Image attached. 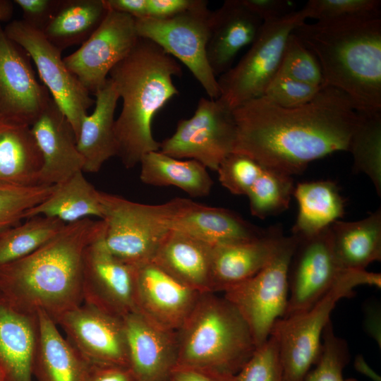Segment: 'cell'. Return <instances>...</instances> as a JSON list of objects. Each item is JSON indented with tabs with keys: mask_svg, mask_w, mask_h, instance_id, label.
Masks as SVG:
<instances>
[{
	"mask_svg": "<svg viewBox=\"0 0 381 381\" xmlns=\"http://www.w3.org/2000/svg\"><path fill=\"white\" fill-rule=\"evenodd\" d=\"M13 13V1L0 0V21L9 20Z\"/></svg>",
	"mask_w": 381,
	"mask_h": 381,
	"instance_id": "52",
	"label": "cell"
},
{
	"mask_svg": "<svg viewBox=\"0 0 381 381\" xmlns=\"http://www.w3.org/2000/svg\"><path fill=\"white\" fill-rule=\"evenodd\" d=\"M102 237L90 243L84 252L83 303L122 318L136 311L137 267L110 254L103 246Z\"/></svg>",
	"mask_w": 381,
	"mask_h": 381,
	"instance_id": "17",
	"label": "cell"
},
{
	"mask_svg": "<svg viewBox=\"0 0 381 381\" xmlns=\"http://www.w3.org/2000/svg\"><path fill=\"white\" fill-rule=\"evenodd\" d=\"M349 355L346 341L335 334L329 320L322 333L320 358L304 381H345L343 370Z\"/></svg>",
	"mask_w": 381,
	"mask_h": 381,
	"instance_id": "38",
	"label": "cell"
},
{
	"mask_svg": "<svg viewBox=\"0 0 381 381\" xmlns=\"http://www.w3.org/2000/svg\"><path fill=\"white\" fill-rule=\"evenodd\" d=\"M105 230L102 242L119 260L134 267L152 262L162 241L171 231L183 198L149 205L101 191Z\"/></svg>",
	"mask_w": 381,
	"mask_h": 381,
	"instance_id": "7",
	"label": "cell"
},
{
	"mask_svg": "<svg viewBox=\"0 0 381 381\" xmlns=\"http://www.w3.org/2000/svg\"><path fill=\"white\" fill-rule=\"evenodd\" d=\"M212 11L208 1L195 0L187 10L164 19H135L139 37L150 40L191 72L210 99L219 97L217 78L207 59Z\"/></svg>",
	"mask_w": 381,
	"mask_h": 381,
	"instance_id": "9",
	"label": "cell"
},
{
	"mask_svg": "<svg viewBox=\"0 0 381 381\" xmlns=\"http://www.w3.org/2000/svg\"><path fill=\"white\" fill-rule=\"evenodd\" d=\"M262 23L241 0H226L212 11L206 55L217 78L232 67L243 47L254 42Z\"/></svg>",
	"mask_w": 381,
	"mask_h": 381,
	"instance_id": "22",
	"label": "cell"
},
{
	"mask_svg": "<svg viewBox=\"0 0 381 381\" xmlns=\"http://www.w3.org/2000/svg\"><path fill=\"white\" fill-rule=\"evenodd\" d=\"M241 1L263 23L279 20L294 11L292 3L287 0H241Z\"/></svg>",
	"mask_w": 381,
	"mask_h": 381,
	"instance_id": "45",
	"label": "cell"
},
{
	"mask_svg": "<svg viewBox=\"0 0 381 381\" xmlns=\"http://www.w3.org/2000/svg\"><path fill=\"white\" fill-rule=\"evenodd\" d=\"M104 230L102 219L66 224L30 255L0 267V293L16 306L42 310L55 322L83 303L84 252Z\"/></svg>",
	"mask_w": 381,
	"mask_h": 381,
	"instance_id": "2",
	"label": "cell"
},
{
	"mask_svg": "<svg viewBox=\"0 0 381 381\" xmlns=\"http://www.w3.org/2000/svg\"><path fill=\"white\" fill-rule=\"evenodd\" d=\"M178 61L152 41L138 37L130 53L110 71L119 99L121 113L115 120L117 157L127 169L144 155L159 150L152 131L155 114L179 94L173 77L181 76Z\"/></svg>",
	"mask_w": 381,
	"mask_h": 381,
	"instance_id": "4",
	"label": "cell"
},
{
	"mask_svg": "<svg viewBox=\"0 0 381 381\" xmlns=\"http://www.w3.org/2000/svg\"><path fill=\"white\" fill-rule=\"evenodd\" d=\"M283 236L275 226L256 238L214 246L211 292H225L256 274L272 259Z\"/></svg>",
	"mask_w": 381,
	"mask_h": 381,
	"instance_id": "21",
	"label": "cell"
},
{
	"mask_svg": "<svg viewBox=\"0 0 381 381\" xmlns=\"http://www.w3.org/2000/svg\"><path fill=\"white\" fill-rule=\"evenodd\" d=\"M355 368L373 381H380V377L367 364L362 356H358L354 362Z\"/></svg>",
	"mask_w": 381,
	"mask_h": 381,
	"instance_id": "51",
	"label": "cell"
},
{
	"mask_svg": "<svg viewBox=\"0 0 381 381\" xmlns=\"http://www.w3.org/2000/svg\"><path fill=\"white\" fill-rule=\"evenodd\" d=\"M298 239L289 266V297L284 317L310 308L349 270L342 269L336 260L329 227Z\"/></svg>",
	"mask_w": 381,
	"mask_h": 381,
	"instance_id": "15",
	"label": "cell"
},
{
	"mask_svg": "<svg viewBox=\"0 0 381 381\" xmlns=\"http://www.w3.org/2000/svg\"><path fill=\"white\" fill-rule=\"evenodd\" d=\"M37 339V313L16 306L0 293V371L4 381H32Z\"/></svg>",
	"mask_w": 381,
	"mask_h": 381,
	"instance_id": "23",
	"label": "cell"
},
{
	"mask_svg": "<svg viewBox=\"0 0 381 381\" xmlns=\"http://www.w3.org/2000/svg\"><path fill=\"white\" fill-rule=\"evenodd\" d=\"M322 87L277 73L267 86L263 96L281 107L295 108L312 101Z\"/></svg>",
	"mask_w": 381,
	"mask_h": 381,
	"instance_id": "43",
	"label": "cell"
},
{
	"mask_svg": "<svg viewBox=\"0 0 381 381\" xmlns=\"http://www.w3.org/2000/svg\"><path fill=\"white\" fill-rule=\"evenodd\" d=\"M42 164L30 126L0 123V185H39Z\"/></svg>",
	"mask_w": 381,
	"mask_h": 381,
	"instance_id": "29",
	"label": "cell"
},
{
	"mask_svg": "<svg viewBox=\"0 0 381 381\" xmlns=\"http://www.w3.org/2000/svg\"><path fill=\"white\" fill-rule=\"evenodd\" d=\"M234 381H284L277 337L270 334L234 375Z\"/></svg>",
	"mask_w": 381,
	"mask_h": 381,
	"instance_id": "40",
	"label": "cell"
},
{
	"mask_svg": "<svg viewBox=\"0 0 381 381\" xmlns=\"http://www.w3.org/2000/svg\"><path fill=\"white\" fill-rule=\"evenodd\" d=\"M195 0H147V17L164 19L189 8Z\"/></svg>",
	"mask_w": 381,
	"mask_h": 381,
	"instance_id": "47",
	"label": "cell"
},
{
	"mask_svg": "<svg viewBox=\"0 0 381 381\" xmlns=\"http://www.w3.org/2000/svg\"><path fill=\"white\" fill-rule=\"evenodd\" d=\"M317 21L381 15L380 0H310L302 8Z\"/></svg>",
	"mask_w": 381,
	"mask_h": 381,
	"instance_id": "41",
	"label": "cell"
},
{
	"mask_svg": "<svg viewBox=\"0 0 381 381\" xmlns=\"http://www.w3.org/2000/svg\"><path fill=\"white\" fill-rule=\"evenodd\" d=\"M294 186L291 176L265 166L246 193L252 215L265 219L286 210Z\"/></svg>",
	"mask_w": 381,
	"mask_h": 381,
	"instance_id": "36",
	"label": "cell"
},
{
	"mask_svg": "<svg viewBox=\"0 0 381 381\" xmlns=\"http://www.w3.org/2000/svg\"><path fill=\"white\" fill-rule=\"evenodd\" d=\"M138 37L134 18L109 10L92 35L64 59V64L88 92L95 95L105 84L110 71L130 53Z\"/></svg>",
	"mask_w": 381,
	"mask_h": 381,
	"instance_id": "13",
	"label": "cell"
},
{
	"mask_svg": "<svg viewBox=\"0 0 381 381\" xmlns=\"http://www.w3.org/2000/svg\"><path fill=\"white\" fill-rule=\"evenodd\" d=\"M168 381H234V375L210 369L176 365Z\"/></svg>",
	"mask_w": 381,
	"mask_h": 381,
	"instance_id": "46",
	"label": "cell"
},
{
	"mask_svg": "<svg viewBox=\"0 0 381 381\" xmlns=\"http://www.w3.org/2000/svg\"><path fill=\"white\" fill-rule=\"evenodd\" d=\"M277 73L313 85L325 86L317 59L293 32L287 40Z\"/></svg>",
	"mask_w": 381,
	"mask_h": 381,
	"instance_id": "39",
	"label": "cell"
},
{
	"mask_svg": "<svg viewBox=\"0 0 381 381\" xmlns=\"http://www.w3.org/2000/svg\"><path fill=\"white\" fill-rule=\"evenodd\" d=\"M108 11L104 0H61L42 33L61 51L82 44L99 26Z\"/></svg>",
	"mask_w": 381,
	"mask_h": 381,
	"instance_id": "33",
	"label": "cell"
},
{
	"mask_svg": "<svg viewBox=\"0 0 381 381\" xmlns=\"http://www.w3.org/2000/svg\"><path fill=\"white\" fill-rule=\"evenodd\" d=\"M298 240L292 234L283 236L273 257L262 270L224 292L247 323L256 347L266 341L275 322L285 315L289 266Z\"/></svg>",
	"mask_w": 381,
	"mask_h": 381,
	"instance_id": "10",
	"label": "cell"
},
{
	"mask_svg": "<svg viewBox=\"0 0 381 381\" xmlns=\"http://www.w3.org/2000/svg\"><path fill=\"white\" fill-rule=\"evenodd\" d=\"M128 367L137 381H168L176 365V331L164 328L138 311L122 318Z\"/></svg>",
	"mask_w": 381,
	"mask_h": 381,
	"instance_id": "19",
	"label": "cell"
},
{
	"mask_svg": "<svg viewBox=\"0 0 381 381\" xmlns=\"http://www.w3.org/2000/svg\"><path fill=\"white\" fill-rule=\"evenodd\" d=\"M95 96L93 112L82 120L77 147L84 166L83 171L96 173L109 158L117 156L114 113L119 99L113 82L108 78Z\"/></svg>",
	"mask_w": 381,
	"mask_h": 381,
	"instance_id": "26",
	"label": "cell"
},
{
	"mask_svg": "<svg viewBox=\"0 0 381 381\" xmlns=\"http://www.w3.org/2000/svg\"><path fill=\"white\" fill-rule=\"evenodd\" d=\"M176 365L236 375L253 353L250 329L224 296L202 294L176 331Z\"/></svg>",
	"mask_w": 381,
	"mask_h": 381,
	"instance_id": "5",
	"label": "cell"
},
{
	"mask_svg": "<svg viewBox=\"0 0 381 381\" xmlns=\"http://www.w3.org/2000/svg\"><path fill=\"white\" fill-rule=\"evenodd\" d=\"M86 381H137L128 367L90 365Z\"/></svg>",
	"mask_w": 381,
	"mask_h": 381,
	"instance_id": "48",
	"label": "cell"
},
{
	"mask_svg": "<svg viewBox=\"0 0 381 381\" xmlns=\"http://www.w3.org/2000/svg\"><path fill=\"white\" fill-rule=\"evenodd\" d=\"M264 168L250 157L233 152L222 160L216 171L222 186L231 193L246 195Z\"/></svg>",
	"mask_w": 381,
	"mask_h": 381,
	"instance_id": "42",
	"label": "cell"
},
{
	"mask_svg": "<svg viewBox=\"0 0 381 381\" xmlns=\"http://www.w3.org/2000/svg\"><path fill=\"white\" fill-rule=\"evenodd\" d=\"M140 181L155 186H175L192 197L207 196L213 181L207 169L194 159L181 160L159 150L143 156Z\"/></svg>",
	"mask_w": 381,
	"mask_h": 381,
	"instance_id": "32",
	"label": "cell"
},
{
	"mask_svg": "<svg viewBox=\"0 0 381 381\" xmlns=\"http://www.w3.org/2000/svg\"><path fill=\"white\" fill-rule=\"evenodd\" d=\"M7 36L23 47L35 63L44 85L67 117L76 139L87 109L95 102L78 79L68 69L60 49L42 31L14 20L4 28Z\"/></svg>",
	"mask_w": 381,
	"mask_h": 381,
	"instance_id": "12",
	"label": "cell"
},
{
	"mask_svg": "<svg viewBox=\"0 0 381 381\" xmlns=\"http://www.w3.org/2000/svg\"><path fill=\"white\" fill-rule=\"evenodd\" d=\"M348 151L353 159V169L366 174L381 195V111L361 112L351 135Z\"/></svg>",
	"mask_w": 381,
	"mask_h": 381,
	"instance_id": "35",
	"label": "cell"
},
{
	"mask_svg": "<svg viewBox=\"0 0 381 381\" xmlns=\"http://www.w3.org/2000/svg\"><path fill=\"white\" fill-rule=\"evenodd\" d=\"M201 294L153 262L137 267L136 311L164 328L177 331Z\"/></svg>",
	"mask_w": 381,
	"mask_h": 381,
	"instance_id": "18",
	"label": "cell"
},
{
	"mask_svg": "<svg viewBox=\"0 0 381 381\" xmlns=\"http://www.w3.org/2000/svg\"><path fill=\"white\" fill-rule=\"evenodd\" d=\"M79 171L64 182L56 185L50 195L43 202L28 210L24 219L35 216L56 218L64 224L104 214L101 191L97 190Z\"/></svg>",
	"mask_w": 381,
	"mask_h": 381,
	"instance_id": "31",
	"label": "cell"
},
{
	"mask_svg": "<svg viewBox=\"0 0 381 381\" xmlns=\"http://www.w3.org/2000/svg\"><path fill=\"white\" fill-rule=\"evenodd\" d=\"M38 339L32 375L37 381H86L90 365L42 310L37 312Z\"/></svg>",
	"mask_w": 381,
	"mask_h": 381,
	"instance_id": "27",
	"label": "cell"
},
{
	"mask_svg": "<svg viewBox=\"0 0 381 381\" xmlns=\"http://www.w3.org/2000/svg\"><path fill=\"white\" fill-rule=\"evenodd\" d=\"M0 232V267L20 260L49 241L66 224L58 219L35 216Z\"/></svg>",
	"mask_w": 381,
	"mask_h": 381,
	"instance_id": "34",
	"label": "cell"
},
{
	"mask_svg": "<svg viewBox=\"0 0 381 381\" xmlns=\"http://www.w3.org/2000/svg\"><path fill=\"white\" fill-rule=\"evenodd\" d=\"M212 247L193 236L171 230L160 243L152 262L198 292L212 293Z\"/></svg>",
	"mask_w": 381,
	"mask_h": 381,
	"instance_id": "25",
	"label": "cell"
},
{
	"mask_svg": "<svg viewBox=\"0 0 381 381\" xmlns=\"http://www.w3.org/2000/svg\"><path fill=\"white\" fill-rule=\"evenodd\" d=\"M364 284L380 288V274L346 270L310 308L275 322L270 334L278 340L284 381H304L320 358L322 333L336 303Z\"/></svg>",
	"mask_w": 381,
	"mask_h": 381,
	"instance_id": "6",
	"label": "cell"
},
{
	"mask_svg": "<svg viewBox=\"0 0 381 381\" xmlns=\"http://www.w3.org/2000/svg\"><path fill=\"white\" fill-rule=\"evenodd\" d=\"M293 196L298 210L291 232L300 238L321 232L345 213V200L332 181L298 183Z\"/></svg>",
	"mask_w": 381,
	"mask_h": 381,
	"instance_id": "30",
	"label": "cell"
},
{
	"mask_svg": "<svg viewBox=\"0 0 381 381\" xmlns=\"http://www.w3.org/2000/svg\"><path fill=\"white\" fill-rule=\"evenodd\" d=\"M54 187L0 185V232L20 223L25 212L47 199Z\"/></svg>",
	"mask_w": 381,
	"mask_h": 381,
	"instance_id": "37",
	"label": "cell"
},
{
	"mask_svg": "<svg viewBox=\"0 0 381 381\" xmlns=\"http://www.w3.org/2000/svg\"><path fill=\"white\" fill-rule=\"evenodd\" d=\"M108 10L128 14L135 19L147 17V0H104Z\"/></svg>",
	"mask_w": 381,
	"mask_h": 381,
	"instance_id": "49",
	"label": "cell"
},
{
	"mask_svg": "<svg viewBox=\"0 0 381 381\" xmlns=\"http://www.w3.org/2000/svg\"><path fill=\"white\" fill-rule=\"evenodd\" d=\"M232 111L236 126L234 152L291 176L313 161L348 151L361 117L351 99L329 86L298 107H281L262 96Z\"/></svg>",
	"mask_w": 381,
	"mask_h": 381,
	"instance_id": "1",
	"label": "cell"
},
{
	"mask_svg": "<svg viewBox=\"0 0 381 381\" xmlns=\"http://www.w3.org/2000/svg\"><path fill=\"white\" fill-rule=\"evenodd\" d=\"M333 252L344 270H366L381 259V209L356 222L336 221L329 226Z\"/></svg>",
	"mask_w": 381,
	"mask_h": 381,
	"instance_id": "28",
	"label": "cell"
},
{
	"mask_svg": "<svg viewBox=\"0 0 381 381\" xmlns=\"http://www.w3.org/2000/svg\"><path fill=\"white\" fill-rule=\"evenodd\" d=\"M236 137L232 109L219 99L201 97L193 115L179 120L172 135L160 142L159 151L177 159L196 160L217 171L234 152Z\"/></svg>",
	"mask_w": 381,
	"mask_h": 381,
	"instance_id": "11",
	"label": "cell"
},
{
	"mask_svg": "<svg viewBox=\"0 0 381 381\" xmlns=\"http://www.w3.org/2000/svg\"><path fill=\"white\" fill-rule=\"evenodd\" d=\"M55 322L61 326L67 340L90 365L129 368L121 318L83 303L63 313Z\"/></svg>",
	"mask_w": 381,
	"mask_h": 381,
	"instance_id": "16",
	"label": "cell"
},
{
	"mask_svg": "<svg viewBox=\"0 0 381 381\" xmlns=\"http://www.w3.org/2000/svg\"><path fill=\"white\" fill-rule=\"evenodd\" d=\"M25 49L0 24V123L31 126L52 100Z\"/></svg>",
	"mask_w": 381,
	"mask_h": 381,
	"instance_id": "14",
	"label": "cell"
},
{
	"mask_svg": "<svg viewBox=\"0 0 381 381\" xmlns=\"http://www.w3.org/2000/svg\"><path fill=\"white\" fill-rule=\"evenodd\" d=\"M30 129L42 157L39 185L56 186L83 171L75 131L52 99Z\"/></svg>",
	"mask_w": 381,
	"mask_h": 381,
	"instance_id": "20",
	"label": "cell"
},
{
	"mask_svg": "<svg viewBox=\"0 0 381 381\" xmlns=\"http://www.w3.org/2000/svg\"><path fill=\"white\" fill-rule=\"evenodd\" d=\"M293 33L317 59L325 86L360 112L381 111V15L305 22Z\"/></svg>",
	"mask_w": 381,
	"mask_h": 381,
	"instance_id": "3",
	"label": "cell"
},
{
	"mask_svg": "<svg viewBox=\"0 0 381 381\" xmlns=\"http://www.w3.org/2000/svg\"><path fill=\"white\" fill-rule=\"evenodd\" d=\"M365 326L366 332L380 345V310L377 306L366 308Z\"/></svg>",
	"mask_w": 381,
	"mask_h": 381,
	"instance_id": "50",
	"label": "cell"
},
{
	"mask_svg": "<svg viewBox=\"0 0 381 381\" xmlns=\"http://www.w3.org/2000/svg\"><path fill=\"white\" fill-rule=\"evenodd\" d=\"M23 11V19L31 27L43 31L55 14L61 0H15Z\"/></svg>",
	"mask_w": 381,
	"mask_h": 381,
	"instance_id": "44",
	"label": "cell"
},
{
	"mask_svg": "<svg viewBox=\"0 0 381 381\" xmlns=\"http://www.w3.org/2000/svg\"><path fill=\"white\" fill-rule=\"evenodd\" d=\"M171 230L186 234L212 246L256 238L266 231L228 209L202 205L186 198H183L173 217Z\"/></svg>",
	"mask_w": 381,
	"mask_h": 381,
	"instance_id": "24",
	"label": "cell"
},
{
	"mask_svg": "<svg viewBox=\"0 0 381 381\" xmlns=\"http://www.w3.org/2000/svg\"><path fill=\"white\" fill-rule=\"evenodd\" d=\"M0 381H4L3 375H2V373H1V371H0Z\"/></svg>",
	"mask_w": 381,
	"mask_h": 381,
	"instance_id": "53",
	"label": "cell"
},
{
	"mask_svg": "<svg viewBox=\"0 0 381 381\" xmlns=\"http://www.w3.org/2000/svg\"><path fill=\"white\" fill-rule=\"evenodd\" d=\"M301 8L271 22H264L250 47L238 63L217 78L219 99L231 109L263 96L277 74L287 40L305 23Z\"/></svg>",
	"mask_w": 381,
	"mask_h": 381,
	"instance_id": "8",
	"label": "cell"
}]
</instances>
